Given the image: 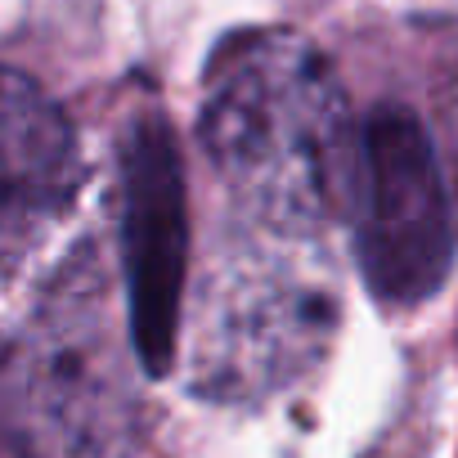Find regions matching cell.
Segmentation results:
<instances>
[{
  "label": "cell",
  "mask_w": 458,
  "mask_h": 458,
  "mask_svg": "<svg viewBox=\"0 0 458 458\" xmlns=\"http://www.w3.org/2000/svg\"><path fill=\"white\" fill-rule=\"evenodd\" d=\"M202 148L270 234H315L351 207L355 126L333 64L297 32L225 46L202 95Z\"/></svg>",
  "instance_id": "obj_1"
},
{
  "label": "cell",
  "mask_w": 458,
  "mask_h": 458,
  "mask_svg": "<svg viewBox=\"0 0 458 458\" xmlns=\"http://www.w3.org/2000/svg\"><path fill=\"white\" fill-rule=\"evenodd\" d=\"M351 220L360 270L377 301L418 306L436 297L454 261L449 189L427 126L400 108L382 104L369 113L355 140Z\"/></svg>",
  "instance_id": "obj_2"
},
{
  "label": "cell",
  "mask_w": 458,
  "mask_h": 458,
  "mask_svg": "<svg viewBox=\"0 0 458 458\" xmlns=\"http://www.w3.org/2000/svg\"><path fill=\"white\" fill-rule=\"evenodd\" d=\"M328 270H310L288 252H243L202 297L198 382L216 395L266 391L297 369L333 333Z\"/></svg>",
  "instance_id": "obj_3"
},
{
  "label": "cell",
  "mask_w": 458,
  "mask_h": 458,
  "mask_svg": "<svg viewBox=\"0 0 458 458\" xmlns=\"http://www.w3.org/2000/svg\"><path fill=\"white\" fill-rule=\"evenodd\" d=\"M122 243L131 284V342L148 373H166L180 337V293L189 261L184 175L162 122H140L122 140Z\"/></svg>",
  "instance_id": "obj_4"
},
{
  "label": "cell",
  "mask_w": 458,
  "mask_h": 458,
  "mask_svg": "<svg viewBox=\"0 0 458 458\" xmlns=\"http://www.w3.org/2000/svg\"><path fill=\"white\" fill-rule=\"evenodd\" d=\"M77 189V135L55 95L28 72L0 68V229H23Z\"/></svg>",
  "instance_id": "obj_5"
},
{
  "label": "cell",
  "mask_w": 458,
  "mask_h": 458,
  "mask_svg": "<svg viewBox=\"0 0 458 458\" xmlns=\"http://www.w3.org/2000/svg\"><path fill=\"white\" fill-rule=\"evenodd\" d=\"M0 458H19V454H0Z\"/></svg>",
  "instance_id": "obj_6"
}]
</instances>
